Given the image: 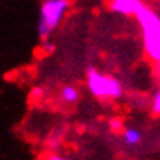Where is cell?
Listing matches in <instances>:
<instances>
[{
    "label": "cell",
    "instance_id": "5",
    "mask_svg": "<svg viewBox=\"0 0 160 160\" xmlns=\"http://www.w3.org/2000/svg\"><path fill=\"white\" fill-rule=\"evenodd\" d=\"M59 99L63 101L64 104H73L80 99V91L75 85H64L59 91Z\"/></svg>",
    "mask_w": 160,
    "mask_h": 160
},
{
    "label": "cell",
    "instance_id": "2",
    "mask_svg": "<svg viewBox=\"0 0 160 160\" xmlns=\"http://www.w3.org/2000/svg\"><path fill=\"white\" fill-rule=\"evenodd\" d=\"M68 9L70 0H42L38 12V26H37L42 42L51 40L54 32L61 26Z\"/></svg>",
    "mask_w": 160,
    "mask_h": 160
},
{
    "label": "cell",
    "instance_id": "8",
    "mask_svg": "<svg viewBox=\"0 0 160 160\" xmlns=\"http://www.w3.org/2000/svg\"><path fill=\"white\" fill-rule=\"evenodd\" d=\"M108 125H110V131H113V132H120V131H124V124L120 122V118H112L108 122Z\"/></svg>",
    "mask_w": 160,
    "mask_h": 160
},
{
    "label": "cell",
    "instance_id": "7",
    "mask_svg": "<svg viewBox=\"0 0 160 160\" xmlns=\"http://www.w3.org/2000/svg\"><path fill=\"white\" fill-rule=\"evenodd\" d=\"M150 110H152L153 115L160 117V89L155 92V94H153V98H152V104H150Z\"/></svg>",
    "mask_w": 160,
    "mask_h": 160
},
{
    "label": "cell",
    "instance_id": "9",
    "mask_svg": "<svg viewBox=\"0 0 160 160\" xmlns=\"http://www.w3.org/2000/svg\"><path fill=\"white\" fill-rule=\"evenodd\" d=\"M45 160H70V157H66V155H59V153H52V155H49Z\"/></svg>",
    "mask_w": 160,
    "mask_h": 160
},
{
    "label": "cell",
    "instance_id": "6",
    "mask_svg": "<svg viewBox=\"0 0 160 160\" xmlns=\"http://www.w3.org/2000/svg\"><path fill=\"white\" fill-rule=\"evenodd\" d=\"M122 139H124V143L127 146H138L141 143V139H143V134L136 127H125L122 131Z\"/></svg>",
    "mask_w": 160,
    "mask_h": 160
},
{
    "label": "cell",
    "instance_id": "11",
    "mask_svg": "<svg viewBox=\"0 0 160 160\" xmlns=\"http://www.w3.org/2000/svg\"><path fill=\"white\" fill-rule=\"evenodd\" d=\"M158 78H160V72H158Z\"/></svg>",
    "mask_w": 160,
    "mask_h": 160
},
{
    "label": "cell",
    "instance_id": "1",
    "mask_svg": "<svg viewBox=\"0 0 160 160\" xmlns=\"http://www.w3.org/2000/svg\"><path fill=\"white\" fill-rule=\"evenodd\" d=\"M136 21L141 28V38L146 56L152 61L160 59V14L144 5L136 14Z\"/></svg>",
    "mask_w": 160,
    "mask_h": 160
},
{
    "label": "cell",
    "instance_id": "10",
    "mask_svg": "<svg viewBox=\"0 0 160 160\" xmlns=\"http://www.w3.org/2000/svg\"><path fill=\"white\" fill-rule=\"evenodd\" d=\"M155 63H157V70L160 72V59H158V61H155Z\"/></svg>",
    "mask_w": 160,
    "mask_h": 160
},
{
    "label": "cell",
    "instance_id": "3",
    "mask_svg": "<svg viewBox=\"0 0 160 160\" xmlns=\"http://www.w3.org/2000/svg\"><path fill=\"white\" fill-rule=\"evenodd\" d=\"M85 85L89 92L98 99H118L122 96V84L115 77L103 73L96 68H89L87 77H85Z\"/></svg>",
    "mask_w": 160,
    "mask_h": 160
},
{
    "label": "cell",
    "instance_id": "4",
    "mask_svg": "<svg viewBox=\"0 0 160 160\" xmlns=\"http://www.w3.org/2000/svg\"><path fill=\"white\" fill-rule=\"evenodd\" d=\"M144 7L143 0H110V11L120 16H134Z\"/></svg>",
    "mask_w": 160,
    "mask_h": 160
}]
</instances>
